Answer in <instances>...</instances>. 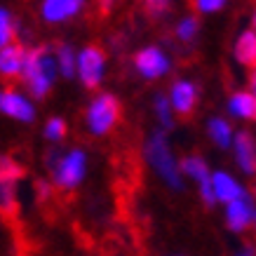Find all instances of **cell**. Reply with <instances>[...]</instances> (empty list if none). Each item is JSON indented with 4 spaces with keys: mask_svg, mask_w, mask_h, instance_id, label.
Instances as JSON below:
<instances>
[{
    "mask_svg": "<svg viewBox=\"0 0 256 256\" xmlns=\"http://www.w3.org/2000/svg\"><path fill=\"white\" fill-rule=\"evenodd\" d=\"M56 56L52 54L50 47H36V50H26V62H24L22 78L33 94V99H45L52 82L56 78Z\"/></svg>",
    "mask_w": 256,
    "mask_h": 256,
    "instance_id": "cell-1",
    "label": "cell"
},
{
    "mask_svg": "<svg viewBox=\"0 0 256 256\" xmlns=\"http://www.w3.org/2000/svg\"><path fill=\"white\" fill-rule=\"evenodd\" d=\"M146 158H148V162H150V167L162 176V181L167 186L174 188V190H181V186H184L181 184V167H178V162L172 156L170 144H167L162 132H156L148 139Z\"/></svg>",
    "mask_w": 256,
    "mask_h": 256,
    "instance_id": "cell-2",
    "label": "cell"
},
{
    "mask_svg": "<svg viewBox=\"0 0 256 256\" xmlns=\"http://www.w3.org/2000/svg\"><path fill=\"white\" fill-rule=\"evenodd\" d=\"M120 101L113 96V94H99L96 99L90 104L87 108V130L94 134V136H104L108 134L113 127L120 120Z\"/></svg>",
    "mask_w": 256,
    "mask_h": 256,
    "instance_id": "cell-3",
    "label": "cell"
},
{
    "mask_svg": "<svg viewBox=\"0 0 256 256\" xmlns=\"http://www.w3.org/2000/svg\"><path fill=\"white\" fill-rule=\"evenodd\" d=\"M106 66V52L99 45H87L78 54V76L87 90L99 87Z\"/></svg>",
    "mask_w": 256,
    "mask_h": 256,
    "instance_id": "cell-4",
    "label": "cell"
},
{
    "mask_svg": "<svg viewBox=\"0 0 256 256\" xmlns=\"http://www.w3.org/2000/svg\"><path fill=\"white\" fill-rule=\"evenodd\" d=\"M85 162H87V158L80 148L68 150V153L64 156L62 164H59L54 172V184L59 188H64V190L76 188L80 181H82V176H85Z\"/></svg>",
    "mask_w": 256,
    "mask_h": 256,
    "instance_id": "cell-5",
    "label": "cell"
},
{
    "mask_svg": "<svg viewBox=\"0 0 256 256\" xmlns=\"http://www.w3.org/2000/svg\"><path fill=\"white\" fill-rule=\"evenodd\" d=\"M226 224L235 233H242L247 228H256V207H254V202H252V195L244 193L240 200L228 204V210H226Z\"/></svg>",
    "mask_w": 256,
    "mask_h": 256,
    "instance_id": "cell-6",
    "label": "cell"
},
{
    "mask_svg": "<svg viewBox=\"0 0 256 256\" xmlns=\"http://www.w3.org/2000/svg\"><path fill=\"white\" fill-rule=\"evenodd\" d=\"M134 66H136V70H139L144 78L156 80L170 70V59L158 47H144V50H139L134 54Z\"/></svg>",
    "mask_w": 256,
    "mask_h": 256,
    "instance_id": "cell-7",
    "label": "cell"
},
{
    "mask_svg": "<svg viewBox=\"0 0 256 256\" xmlns=\"http://www.w3.org/2000/svg\"><path fill=\"white\" fill-rule=\"evenodd\" d=\"M85 8V0H42L40 14L47 24H62L80 14Z\"/></svg>",
    "mask_w": 256,
    "mask_h": 256,
    "instance_id": "cell-8",
    "label": "cell"
},
{
    "mask_svg": "<svg viewBox=\"0 0 256 256\" xmlns=\"http://www.w3.org/2000/svg\"><path fill=\"white\" fill-rule=\"evenodd\" d=\"M0 110L5 116L19 120V122H33L36 120V108L14 90H2L0 92Z\"/></svg>",
    "mask_w": 256,
    "mask_h": 256,
    "instance_id": "cell-9",
    "label": "cell"
},
{
    "mask_svg": "<svg viewBox=\"0 0 256 256\" xmlns=\"http://www.w3.org/2000/svg\"><path fill=\"white\" fill-rule=\"evenodd\" d=\"M170 101H172V108L176 110L181 118H190L195 106H198V87L193 82H188V80H176L172 85Z\"/></svg>",
    "mask_w": 256,
    "mask_h": 256,
    "instance_id": "cell-10",
    "label": "cell"
},
{
    "mask_svg": "<svg viewBox=\"0 0 256 256\" xmlns=\"http://www.w3.org/2000/svg\"><path fill=\"white\" fill-rule=\"evenodd\" d=\"M26 50L22 45H8L0 50V76L2 78H22Z\"/></svg>",
    "mask_w": 256,
    "mask_h": 256,
    "instance_id": "cell-11",
    "label": "cell"
},
{
    "mask_svg": "<svg viewBox=\"0 0 256 256\" xmlns=\"http://www.w3.org/2000/svg\"><path fill=\"white\" fill-rule=\"evenodd\" d=\"M235 158L244 174H256V141L249 132H240L235 136Z\"/></svg>",
    "mask_w": 256,
    "mask_h": 256,
    "instance_id": "cell-12",
    "label": "cell"
},
{
    "mask_svg": "<svg viewBox=\"0 0 256 256\" xmlns=\"http://www.w3.org/2000/svg\"><path fill=\"white\" fill-rule=\"evenodd\" d=\"M212 184H214V195H216V200L226 202V204H230V202L240 200L244 190L238 186V181L233 176H228L224 172H216V174H212Z\"/></svg>",
    "mask_w": 256,
    "mask_h": 256,
    "instance_id": "cell-13",
    "label": "cell"
},
{
    "mask_svg": "<svg viewBox=\"0 0 256 256\" xmlns=\"http://www.w3.org/2000/svg\"><path fill=\"white\" fill-rule=\"evenodd\" d=\"M235 59L247 66V68L256 70V33L244 31L235 42Z\"/></svg>",
    "mask_w": 256,
    "mask_h": 256,
    "instance_id": "cell-14",
    "label": "cell"
},
{
    "mask_svg": "<svg viewBox=\"0 0 256 256\" xmlns=\"http://www.w3.org/2000/svg\"><path fill=\"white\" fill-rule=\"evenodd\" d=\"M228 110L238 118L256 122V96L252 92H235L228 101Z\"/></svg>",
    "mask_w": 256,
    "mask_h": 256,
    "instance_id": "cell-15",
    "label": "cell"
},
{
    "mask_svg": "<svg viewBox=\"0 0 256 256\" xmlns=\"http://www.w3.org/2000/svg\"><path fill=\"white\" fill-rule=\"evenodd\" d=\"M181 172H186L190 178H195L200 186H204V184H212V174L210 170H207V164H204V160L198 156H188L181 160Z\"/></svg>",
    "mask_w": 256,
    "mask_h": 256,
    "instance_id": "cell-16",
    "label": "cell"
},
{
    "mask_svg": "<svg viewBox=\"0 0 256 256\" xmlns=\"http://www.w3.org/2000/svg\"><path fill=\"white\" fill-rule=\"evenodd\" d=\"M54 56H56V66H59V73L64 78H73L76 70H78V59L73 54V47L66 45V42H59L54 50Z\"/></svg>",
    "mask_w": 256,
    "mask_h": 256,
    "instance_id": "cell-17",
    "label": "cell"
},
{
    "mask_svg": "<svg viewBox=\"0 0 256 256\" xmlns=\"http://www.w3.org/2000/svg\"><path fill=\"white\" fill-rule=\"evenodd\" d=\"M207 132H210L212 141H214L216 146H221V148H228V146H230L233 130H230V124L226 122V120H221V118H214V120H210V124H207Z\"/></svg>",
    "mask_w": 256,
    "mask_h": 256,
    "instance_id": "cell-18",
    "label": "cell"
},
{
    "mask_svg": "<svg viewBox=\"0 0 256 256\" xmlns=\"http://www.w3.org/2000/svg\"><path fill=\"white\" fill-rule=\"evenodd\" d=\"M16 212V198H14V184L0 178V214L12 216Z\"/></svg>",
    "mask_w": 256,
    "mask_h": 256,
    "instance_id": "cell-19",
    "label": "cell"
},
{
    "mask_svg": "<svg viewBox=\"0 0 256 256\" xmlns=\"http://www.w3.org/2000/svg\"><path fill=\"white\" fill-rule=\"evenodd\" d=\"M16 33V24L5 8H0V50L12 45V38Z\"/></svg>",
    "mask_w": 256,
    "mask_h": 256,
    "instance_id": "cell-20",
    "label": "cell"
},
{
    "mask_svg": "<svg viewBox=\"0 0 256 256\" xmlns=\"http://www.w3.org/2000/svg\"><path fill=\"white\" fill-rule=\"evenodd\" d=\"M200 31V22H198V16H184L181 22L176 24V38L181 42H193L195 36Z\"/></svg>",
    "mask_w": 256,
    "mask_h": 256,
    "instance_id": "cell-21",
    "label": "cell"
},
{
    "mask_svg": "<svg viewBox=\"0 0 256 256\" xmlns=\"http://www.w3.org/2000/svg\"><path fill=\"white\" fill-rule=\"evenodd\" d=\"M174 0H141V8L150 19H160L172 10Z\"/></svg>",
    "mask_w": 256,
    "mask_h": 256,
    "instance_id": "cell-22",
    "label": "cell"
},
{
    "mask_svg": "<svg viewBox=\"0 0 256 256\" xmlns=\"http://www.w3.org/2000/svg\"><path fill=\"white\" fill-rule=\"evenodd\" d=\"M153 106H156V113L160 118V124H162L164 130H172V106L170 101L164 99V94H156V101H153Z\"/></svg>",
    "mask_w": 256,
    "mask_h": 256,
    "instance_id": "cell-23",
    "label": "cell"
},
{
    "mask_svg": "<svg viewBox=\"0 0 256 256\" xmlns=\"http://www.w3.org/2000/svg\"><path fill=\"white\" fill-rule=\"evenodd\" d=\"M24 176V170L19 167L16 162H12L10 158H0V178H5V181H12L16 184L19 178Z\"/></svg>",
    "mask_w": 256,
    "mask_h": 256,
    "instance_id": "cell-24",
    "label": "cell"
},
{
    "mask_svg": "<svg viewBox=\"0 0 256 256\" xmlns=\"http://www.w3.org/2000/svg\"><path fill=\"white\" fill-rule=\"evenodd\" d=\"M45 139H50V141L66 139V122H64L62 118H52V120H47V124H45Z\"/></svg>",
    "mask_w": 256,
    "mask_h": 256,
    "instance_id": "cell-25",
    "label": "cell"
},
{
    "mask_svg": "<svg viewBox=\"0 0 256 256\" xmlns=\"http://www.w3.org/2000/svg\"><path fill=\"white\" fill-rule=\"evenodd\" d=\"M224 5H226V0H193V8L198 10V12H204V14L218 12Z\"/></svg>",
    "mask_w": 256,
    "mask_h": 256,
    "instance_id": "cell-26",
    "label": "cell"
},
{
    "mask_svg": "<svg viewBox=\"0 0 256 256\" xmlns=\"http://www.w3.org/2000/svg\"><path fill=\"white\" fill-rule=\"evenodd\" d=\"M99 8H101V14H108L110 8H113V0H99Z\"/></svg>",
    "mask_w": 256,
    "mask_h": 256,
    "instance_id": "cell-27",
    "label": "cell"
},
{
    "mask_svg": "<svg viewBox=\"0 0 256 256\" xmlns=\"http://www.w3.org/2000/svg\"><path fill=\"white\" fill-rule=\"evenodd\" d=\"M238 256H256V249L252 244H244V247L238 252Z\"/></svg>",
    "mask_w": 256,
    "mask_h": 256,
    "instance_id": "cell-28",
    "label": "cell"
},
{
    "mask_svg": "<svg viewBox=\"0 0 256 256\" xmlns=\"http://www.w3.org/2000/svg\"><path fill=\"white\" fill-rule=\"evenodd\" d=\"M249 87H252V94L256 96V70H252V73H249Z\"/></svg>",
    "mask_w": 256,
    "mask_h": 256,
    "instance_id": "cell-29",
    "label": "cell"
},
{
    "mask_svg": "<svg viewBox=\"0 0 256 256\" xmlns=\"http://www.w3.org/2000/svg\"><path fill=\"white\" fill-rule=\"evenodd\" d=\"M254 28H256V14H254Z\"/></svg>",
    "mask_w": 256,
    "mask_h": 256,
    "instance_id": "cell-30",
    "label": "cell"
}]
</instances>
